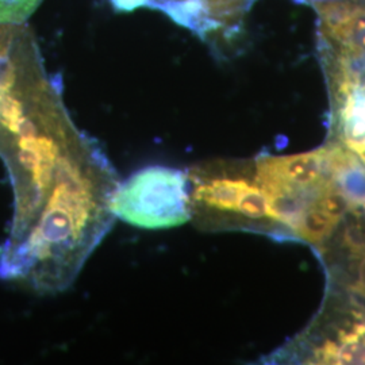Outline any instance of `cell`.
Here are the masks:
<instances>
[{
    "label": "cell",
    "instance_id": "1",
    "mask_svg": "<svg viewBox=\"0 0 365 365\" xmlns=\"http://www.w3.org/2000/svg\"><path fill=\"white\" fill-rule=\"evenodd\" d=\"M113 212L131 226L164 230L191 221L190 180L187 172L150 165L119 182Z\"/></svg>",
    "mask_w": 365,
    "mask_h": 365
},
{
    "label": "cell",
    "instance_id": "2",
    "mask_svg": "<svg viewBox=\"0 0 365 365\" xmlns=\"http://www.w3.org/2000/svg\"><path fill=\"white\" fill-rule=\"evenodd\" d=\"M255 170L253 180L262 188L283 187L317 194L330 180L327 149L289 156H261Z\"/></svg>",
    "mask_w": 365,
    "mask_h": 365
},
{
    "label": "cell",
    "instance_id": "3",
    "mask_svg": "<svg viewBox=\"0 0 365 365\" xmlns=\"http://www.w3.org/2000/svg\"><path fill=\"white\" fill-rule=\"evenodd\" d=\"M319 14L321 37L331 56L354 58L365 64V6L352 1H322Z\"/></svg>",
    "mask_w": 365,
    "mask_h": 365
},
{
    "label": "cell",
    "instance_id": "4",
    "mask_svg": "<svg viewBox=\"0 0 365 365\" xmlns=\"http://www.w3.org/2000/svg\"><path fill=\"white\" fill-rule=\"evenodd\" d=\"M333 78L342 143L365 165V81Z\"/></svg>",
    "mask_w": 365,
    "mask_h": 365
},
{
    "label": "cell",
    "instance_id": "5",
    "mask_svg": "<svg viewBox=\"0 0 365 365\" xmlns=\"http://www.w3.org/2000/svg\"><path fill=\"white\" fill-rule=\"evenodd\" d=\"M330 180L348 199L352 210L365 205V165L349 150L327 149Z\"/></svg>",
    "mask_w": 365,
    "mask_h": 365
},
{
    "label": "cell",
    "instance_id": "6",
    "mask_svg": "<svg viewBox=\"0 0 365 365\" xmlns=\"http://www.w3.org/2000/svg\"><path fill=\"white\" fill-rule=\"evenodd\" d=\"M339 223L312 203L303 211L292 230L304 241L321 245L336 230Z\"/></svg>",
    "mask_w": 365,
    "mask_h": 365
},
{
    "label": "cell",
    "instance_id": "7",
    "mask_svg": "<svg viewBox=\"0 0 365 365\" xmlns=\"http://www.w3.org/2000/svg\"><path fill=\"white\" fill-rule=\"evenodd\" d=\"M353 364H365V324L339 331L334 365Z\"/></svg>",
    "mask_w": 365,
    "mask_h": 365
},
{
    "label": "cell",
    "instance_id": "8",
    "mask_svg": "<svg viewBox=\"0 0 365 365\" xmlns=\"http://www.w3.org/2000/svg\"><path fill=\"white\" fill-rule=\"evenodd\" d=\"M237 217H241L249 221H259V220L268 218L267 199L255 180L247 179L245 182V185L238 199Z\"/></svg>",
    "mask_w": 365,
    "mask_h": 365
},
{
    "label": "cell",
    "instance_id": "9",
    "mask_svg": "<svg viewBox=\"0 0 365 365\" xmlns=\"http://www.w3.org/2000/svg\"><path fill=\"white\" fill-rule=\"evenodd\" d=\"M313 205L318 209L322 210L329 217L339 222L349 211H352L348 199L341 192V190L333 180H329L321 187V190L314 197Z\"/></svg>",
    "mask_w": 365,
    "mask_h": 365
},
{
    "label": "cell",
    "instance_id": "10",
    "mask_svg": "<svg viewBox=\"0 0 365 365\" xmlns=\"http://www.w3.org/2000/svg\"><path fill=\"white\" fill-rule=\"evenodd\" d=\"M42 0H0V25H24Z\"/></svg>",
    "mask_w": 365,
    "mask_h": 365
},
{
    "label": "cell",
    "instance_id": "11",
    "mask_svg": "<svg viewBox=\"0 0 365 365\" xmlns=\"http://www.w3.org/2000/svg\"><path fill=\"white\" fill-rule=\"evenodd\" d=\"M336 352H337V342L327 339L321 348H318L314 356L317 364H334L336 363Z\"/></svg>",
    "mask_w": 365,
    "mask_h": 365
},
{
    "label": "cell",
    "instance_id": "12",
    "mask_svg": "<svg viewBox=\"0 0 365 365\" xmlns=\"http://www.w3.org/2000/svg\"><path fill=\"white\" fill-rule=\"evenodd\" d=\"M357 257V268H356V282H354V289L363 295L365 298V250Z\"/></svg>",
    "mask_w": 365,
    "mask_h": 365
}]
</instances>
